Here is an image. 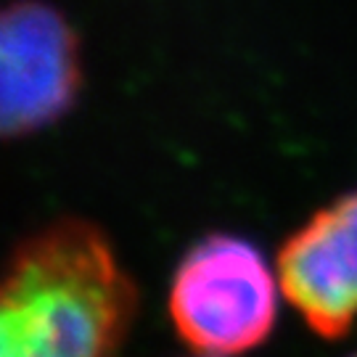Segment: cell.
<instances>
[{
	"instance_id": "1",
	"label": "cell",
	"mask_w": 357,
	"mask_h": 357,
	"mask_svg": "<svg viewBox=\"0 0 357 357\" xmlns=\"http://www.w3.org/2000/svg\"><path fill=\"white\" fill-rule=\"evenodd\" d=\"M135 283L85 220L29 236L0 273V357H119Z\"/></svg>"
},
{
	"instance_id": "3",
	"label": "cell",
	"mask_w": 357,
	"mask_h": 357,
	"mask_svg": "<svg viewBox=\"0 0 357 357\" xmlns=\"http://www.w3.org/2000/svg\"><path fill=\"white\" fill-rule=\"evenodd\" d=\"M79 85V40L64 13L40 0L0 6V141L51 128Z\"/></svg>"
},
{
	"instance_id": "2",
	"label": "cell",
	"mask_w": 357,
	"mask_h": 357,
	"mask_svg": "<svg viewBox=\"0 0 357 357\" xmlns=\"http://www.w3.org/2000/svg\"><path fill=\"white\" fill-rule=\"evenodd\" d=\"M169 320L206 357L241 355L275 328L278 286L255 243L212 233L180 259L169 286Z\"/></svg>"
},
{
	"instance_id": "4",
	"label": "cell",
	"mask_w": 357,
	"mask_h": 357,
	"mask_svg": "<svg viewBox=\"0 0 357 357\" xmlns=\"http://www.w3.org/2000/svg\"><path fill=\"white\" fill-rule=\"evenodd\" d=\"M278 281L291 307L323 339L357 323V191L336 199L283 241Z\"/></svg>"
},
{
	"instance_id": "5",
	"label": "cell",
	"mask_w": 357,
	"mask_h": 357,
	"mask_svg": "<svg viewBox=\"0 0 357 357\" xmlns=\"http://www.w3.org/2000/svg\"><path fill=\"white\" fill-rule=\"evenodd\" d=\"M352 357H357V355H352Z\"/></svg>"
}]
</instances>
